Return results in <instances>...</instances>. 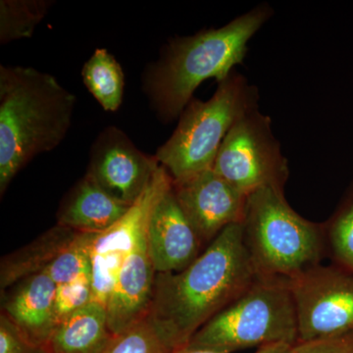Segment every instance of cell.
Segmentation results:
<instances>
[{"mask_svg":"<svg viewBox=\"0 0 353 353\" xmlns=\"http://www.w3.org/2000/svg\"><path fill=\"white\" fill-rule=\"evenodd\" d=\"M77 99L51 74L0 66V194L34 157L68 134Z\"/></svg>","mask_w":353,"mask_h":353,"instance_id":"3","label":"cell"},{"mask_svg":"<svg viewBox=\"0 0 353 353\" xmlns=\"http://www.w3.org/2000/svg\"><path fill=\"white\" fill-rule=\"evenodd\" d=\"M299 343L353 336V274L319 264L290 281Z\"/></svg>","mask_w":353,"mask_h":353,"instance_id":"8","label":"cell"},{"mask_svg":"<svg viewBox=\"0 0 353 353\" xmlns=\"http://www.w3.org/2000/svg\"><path fill=\"white\" fill-rule=\"evenodd\" d=\"M297 343L299 327L290 281L257 276L240 296L194 334L187 347L233 353Z\"/></svg>","mask_w":353,"mask_h":353,"instance_id":"5","label":"cell"},{"mask_svg":"<svg viewBox=\"0 0 353 353\" xmlns=\"http://www.w3.org/2000/svg\"><path fill=\"white\" fill-rule=\"evenodd\" d=\"M52 6L51 0H1L0 43L31 38Z\"/></svg>","mask_w":353,"mask_h":353,"instance_id":"19","label":"cell"},{"mask_svg":"<svg viewBox=\"0 0 353 353\" xmlns=\"http://www.w3.org/2000/svg\"><path fill=\"white\" fill-rule=\"evenodd\" d=\"M243 222L227 227L187 268L157 273L148 317L171 352L233 303L257 278Z\"/></svg>","mask_w":353,"mask_h":353,"instance_id":"1","label":"cell"},{"mask_svg":"<svg viewBox=\"0 0 353 353\" xmlns=\"http://www.w3.org/2000/svg\"><path fill=\"white\" fill-rule=\"evenodd\" d=\"M78 233L69 228L57 225L30 245L3 257L0 265L1 292L23 279L46 270Z\"/></svg>","mask_w":353,"mask_h":353,"instance_id":"17","label":"cell"},{"mask_svg":"<svg viewBox=\"0 0 353 353\" xmlns=\"http://www.w3.org/2000/svg\"><path fill=\"white\" fill-rule=\"evenodd\" d=\"M271 12L268 6H260L219 29L172 39L143 76V92L157 117L162 122L175 120L204 81L220 83L231 75Z\"/></svg>","mask_w":353,"mask_h":353,"instance_id":"2","label":"cell"},{"mask_svg":"<svg viewBox=\"0 0 353 353\" xmlns=\"http://www.w3.org/2000/svg\"><path fill=\"white\" fill-rule=\"evenodd\" d=\"M0 353H50L26 340L6 315L0 314Z\"/></svg>","mask_w":353,"mask_h":353,"instance_id":"25","label":"cell"},{"mask_svg":"<svg viewBox=\"0 0 353 353\" xmlns=\"http://www.w3.org/2000/svg\"><path fill=\"white\" fill-rule=\"evenodd\" d=\"M127 254L92 252L90 256L92 303L106 308Z\"/></svg>","mask_w":353,"mask_h":353,"instance_id":"23","label":"cell"},{"mask_svg":"<svg viewBox=\"0 0 353 353\" xmlns=\"http://www.w3.org/2000/svg\"><path fill=\"white\" fill-rule=\"evenodd\" d=\"M57 288L46 272L23 279L1 292V313L21 334L37 347L48 350L57 327Z\"/></svg>","mask_w":353,"mask_h":353,"instance_id":"12","label":"cell"},{"mask_svg":"<svg viewBox=\"0 0 353 353\" xmlns=\"http://www.w3.org/2000/svg\"><path fill=\"white\" fill-rule=\"evenodd\" d=\"M292 347L289 345H270V347H265L259 348L256 352L254 353H290L292 352ZM170 353H220L215 352H210V350H192L190 347L179 348V350H173Z\"/></svg>","mask_w":353,"mask_h":353,"instance_id":"27","label":"cell"},{"mask_svg":"<svg viewBox=\"0 0 353 353\" xmlns=\"http://www.w3.org/2000/svg\"><path fill=\"white\" fill-rule=\"evenodd\" d=\"M212 169L246 196L264 187L284 188L289 165L272 132L270 118L256 108L236 121Z\"/></svg>","mask_w":353,"mask_h":353,"instance_id":"7","label":"cell"},{"mask_svg":"<svg viewBox=\"0 0 353 353\" xmlns=\"http://www.w3.org/2000/svg\"><path fill=\"white\" fill-rule=\"evenodd\" d=\"M148 245L157 274L182 271L203 252V243L181 208L173 188L153 211Z\"/></svg>","mask_w":353,"mask_h":353,"instance_id":"11","label":"cell"},{"mask_svg":"<svg viewBox=\"0 0 353 353\" xmlns=\"http://www.w3.org/2000/svg\"><path fill=\"white\" fill-rule=\"evenodd\" d=\"M243 241L257 275L290 281L321 264L324 228L304 219L285 201L284 188L250 194L243 221Z\"/></svg>","mask_w":353,"mask_h":353,"instance_id":"4","label":"cell"},{"mask_svg":"<svg viewBox=\"0 0 353 353\" xmlns=\"http://www.w3.org/2000/svg\"><path fill=\"white\" fill-rule=\"evenodd\" d=\"M170 352L154 324L145 317L123 333L114 334L97 353Z\"/></svg>","mask_w":353,"mask_h":353,"instance_id":"22","label":"cell"},{"mask_svg":"<svg viewBox=\"0 0 353 353\" xmlns=\"http://www.w3.org/2000/svg\"><path fill=\"white\" fill-rule=\"evenodd\" d=\"M97 234L79 232L73 241L44 270L57 285L71 282L90 270V256Z\"/></svg>","mask_w":353,"mask_h":353,"instance_id":"21","label":"cell"},{"mask_svg":"<svg viewBox=\"0 0 353 353\" xmlns=\"http://www.w3.org/2000/svg\"><path fill=\"white\" fill-rule=\"evenodd\" d=\"M157 271L148 252V236L127 253L106 314L112 334L123 333L148 317L152 305Z\"/></svg>","mask_w":353,"mask_h":353,"instance_id":"13","label":"cell"},{"mask_svg":"<svg viewBox=\"0 0 353 353\" xmlns=\"http://www.w3.org/2000/svg\"><path fill=\"white\" fill-rule=\"evenodd\" d=\"M114 334L106 308L90 303L57 325L48 343L50 353H97Z\"/></svg>","mask_w":353,"mask_h":353,"instance_id":"16","label":"cell"},{"mask_svg":"<svg viewBox=\"0 0 353 353\" xmlns=\"http://www.w3.org/2000/svg\"><path fill=\"white\" fill-rule=\"evenodd\" d=\"M323 228L332 264L353 274V187Z\"/></svg>","mask_w":353,"mask_h":353,"instance_id":"20","label":"cell"},{"mask_svg":"<svg viewBox=\"0 0 353 353\" xmlns=\"http://www.w3.org/2000/svg\"><path fill=\"white\" fill-rule=\"evenodd\" d=\"M92 303L90 270L66 284L58 285L55 297L57 325L79 309Z\"/></svg>","mask_w":353,"mask_h":353,"instance_id":"24","label":"cell"},{"mask_svg":"<svg viewBox=\"0 0 353 353\" xmlns=\"http://www.w3.org/2000/svg\"><path fill=\"white\" fill-rule=\"evenodd\" d=\"M173 190L203 245L208 246L227 227L241 223L245 218L248 196L212 168L182 182H174Z\"/></svg>","mask_w":353,"mask_h":353,"instance_id":"10","label":"cell"},{"mask_svg":"<svg viewBox=\"0 0 353 353\" xmlns=\"http://www.w3.org/2000/svg\"><path fill=\"white\" fill-rule=\"evenodd\" d=\"M160 164L139 150L119 128H105L90 152L87 175L118 201L132 205L141 196Z\"/></svg>","mask_w":353,"mask_h":353,"instance_id":"9","label":"cell"},{"mask_svg":"<svg viewBox=\"0 0 353 353\" xmlns=\"http://www.w3.org/2000/svg\"><path fill=\"white\" fill-rule=\"evenodd\" d=\"M256 88L233 72L208 101L192 99L178 126L155 157L174 182H182L212 168L220 146L234 123L257 108Z\"/></svg>","mask_w":353,"mask_h":353,"instance_id":"6","label":"cell"},{"mask_svg":"<svg viewBox=\"0 0 353 353\" xmlns=\"http://www.w3.org/2000/svg\"><path fill=\"white\" fill-rule=\"evenodd\" d=\"M290 353H353V336L299 343Z\"/></svg>","mask_w":353,"mask_h":353,"instance_id":"26","label":"cell"},{"mask_svg":"<svg viewBox=\"0 0 353 353\" xmlns=\"http://www.w3.org/2000/svg\"><path fill=\"white\" fill-rule=\"evenodd\" d=\"M83 85L108 112H116L124 97L125 75L122 66L106 48L94 50L82 69Z\"/></svg>","mask_w":353,"mask_h":353,"instance_id":"18","label":"cell"},{"mask_svg":"<svg viewBox=\"0 0 353 353\" xmlns=\"http://www.w3.org/2000/svg\"><path fill=\"white\" fill-rule=\"evenodd\" d=\"M173 179L160 165L145 192L137 199L126 214L113 227L94 239L92 252H120L127 254L132 246L148 236V225L155 208L173 188Z\"/></svg>","mask_w":353,"mask_h":353,"instance_id":"15","label":"cell"},{"mask_svg":"<svg viewBox=\"0 0 353 353\" xmlns=\"http://www.w3.org/2000/svg\"><path fill=\"white\" fill-rule=\"evenodd\" d=\"M131 206L109 194L85 174L62 201L57 225L80 233H103L126 214Z\"/></svg>","mask_w":353,"mask_h":353,"instance_id":"14","label":"cell"}]
</instances>
